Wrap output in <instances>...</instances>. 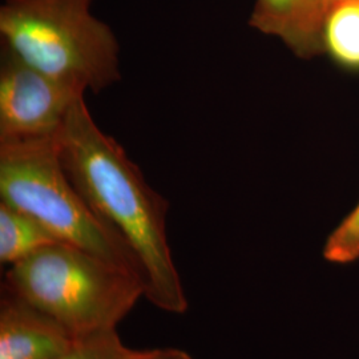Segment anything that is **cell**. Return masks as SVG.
Returning a JSON list of instances; mask_svg holds the SVG:
<instances>
[{
  "instance_id": "6da1fadb",
  "label": "cell",
  "mask_w": 359,
  "mask_h": 359,
  "mask_svg": "<svg viewBox=\"0 0 359 359\" xmlns=\"http://www.w3.org/2000/svg\"><path fill=\"white\" fill-rule=\"evenodd\" d=\"M57 148L74 187L135 258L144 297L163 311L184 314L189 301L168 241V201L97 127L84 97L68 116Z\"/></svg>"
},
{
  "instance_id": "7a4b0ae2",
  "label": "cell",
  "mask_w": 359,
  "mask_h": 359,
  "mask_svg": "<svg viewBox=\"0 0 359 359\" xmlns=\"http://www.w3.org/2000/svg\"><path fill=\"white\" fill-rule=\"evenodd\" d=\"M92 1L6 0L3 46L48 76L99 93L120 79V47L111 27L90 13Z\"/></svg>"
},
{
  "instance_id": "3957f363",
  "label": "cell",
  "mask_w": 359,
  "mask_h": 359,
  "mask_svg": "<svg viewBox=\"0 0 359 359\" xmlns=\"http://www.w3.org/2000/svg\"><path fill=\"white\" fill-rule=\"evenodd\" d=\"M1 287L48 314L75 338L115 330L144 297L136 277L65 243L47 245L11 265Z\"/></svg>"
},
{
  "instance_id": "277c9868",
  "label": "cell",
  "mask_w": 359,
  "mask_h": 359,
  "mask_svg": "<svg viewBox=\"0 0 359 359\" xmlns=\"http://www.w3.org/2000/svg\"><path fill=\"white\" fill-rule=\"evenodd\" d=\"M0 203L38 219L59 243L99 257L142 283L140 270L128 249L65 173L57 137L0 144Z\"/></svg>"
},
{
  "instance_id": "5b68a950",
  "label": "cell",
  "mask_w": 359,
  "mask_h": 359,
  "mask_svg": "<svg viewBox=\"0 0 359 359\" xmlns=\"http://www.w3.org/2000/svg\"><path fill=\"white\" fill-rule=\"evenodd\" d=\"M84 93L1 46L0 144L56 139Z\"/></svg>"
},
{
  "instance_id": "8992f818",
  "label": "cell",
  "mask_w": 359,
  "mask_h": 359,
  "mask_svg": "<svg viewBox=\"0 0 359 359\" xmlns=\"http://www.w3.org/2000/svg\"><path fill=\"white\" fill-rule=\"evenodd\" d=\"M77 338L19 295L1 287L0 359H55Z\"/></svg>"
},
{
  "instance_id": "52a82bcc",
  "label": "cell",
  "mask_w": 359,
  "mask_h": 359,
  "mask_svg": "<svg viewBox=\"0 0 359 359\" xmlns=\"http://www.w3.org/2000/svg\"><path fill=\"white\" fill-rule=\"evenodd\" d=\"M329 8L327 0H257L249 23L309 59L325 50L323 25Z\"/></svg>"
},
{
  "instance_id": "ba28073f",
  "label": "cell",
  "mask_w": 359,
  "mask_h": 359,
  "mask_svg": "<svg viewBox=\"0 0 359 359\" xmlns=\"http://www.w3.org/2000/svg\"><path fill=\"white\" fill-rule=\"evenodd\" d=\"M59 243L38 219L0 203V262L11 266L47 245Z\"/></svg>"
},
{
  "instance_id": "9c48e42d",
  "label": "cell",
  "mask_w": 359,
  "mask_h": 359,
  "mask_svg": "<svg viewBox=\"0 0 359 359\" xmlns=\"http://www.w3.org/2000/svg\"><path fill=\"white\" fill-rule=\"evenodd\" d=\"M323 47L338 63L359 68V0L330 6L323 25Z\"/></svg>"
},
{
  "instance_id": "30bf717a",
  "label": "cell",
  "mask_w": 359,
  "mask_h": 359,
  "mask_svg": "<svg viewBox=\"0 0 359 359\" xmlns=\"http://www.w3.org/2000/svg\"><path fill=\"white\" fill-rule=\"evenodd\" d=\"M128 350L115 329L77 338L71 348L55 359H118Z\"/></svg>"
},
{
  "instance_id": "8fae6325",
  "label": "cell",
  "mask_w": 359,
  "mask_h": 359,
  "mask_svg": "<svg viewBox=\"0 0 359 359\" xmlns=\"http://www.w3.org/2000/svg\"><path fill=\"white\" fill-rule=\"evenodd\" d=\"M325 258L335 264H350L359 258V204L327 238Z\"/></svg>"
},
{
  "instance_id": "7c38bea8",
  "label": "cell",
  "mask_w": 359,
  "mask_h": 359,
  "mask_svg": "<svg viewBox=\"0 0 359 359\" xmlns=\"http://www.w3.org/2000/svg\"><path fill=\"white\" fill-rule=\"evenodd\" d=\"M118 359H194L192 355L181 348L165 347L152 350H132L129 348L126 354Z\"/></svg>"
},
{
  "instance_id": "4fadbf2b",
  "label": "cell",
  "mask_w": 359,
  "mask_h": 359,
  "mask_svg": "<svg viewBox=\"0 0 359 359\" xmlns=\"http://www.w3.org/2000/svg\"><path fill=\"white\" fill-rule=\"evenodd\" d=\"M329 1V4L332 6L334 3H338V1H347V0H327Z\"/></svg>"
}]
</instances>
